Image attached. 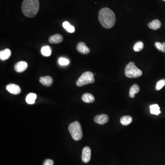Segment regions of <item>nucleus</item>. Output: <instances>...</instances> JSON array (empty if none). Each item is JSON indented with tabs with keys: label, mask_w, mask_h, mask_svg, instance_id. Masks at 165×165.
<instances>
[{
	"label": "nucleus",
	"mask_w": 165,
	"mask_h": 165,
	"mask_svg": "<svg viewBox=\"0 0 165 165\" xmlns=\"http://www.w3.org/2000/svg\"><path fill=\"white\" fill-rule=\"evenodd\" d=\"M98 18L101 24L106 29L113 28L116 23L115 13L109 8H105L99 11Z\"/></svg>",
	"instance_id": "1"
},
{
	"label": "nucleus",
	"mask_w": 165,
	"mask_h": 165,
	"mask_svg": "<svg viewBox=\"0 0 165 165\" xmlns=\"http://www.w3.org/2000/svg\"><path fill=\"white\" fill-rule=\"evenodd\" d=\"M39 0H24L22 5L23 14L28 17L35 16L39 12Z\"/></svg>",
	"instance_id": "2"
},
{
	"label": "nucleus",
	"mask_w": 165,
	"mask_h": 165,
	"mask_svg": "<svg viewBox=\"0 0 165 165\" xmlns=\"http://www.w3.org/2000/svg\"><path fill=\"white\" fill-rule=\"evenodd\" d=\"M72 137L75 141H79L82 138V131L80 123L77 121L72 122L69 127Z\"/></svg>",
	"instance_id": "3"
},
{
	"label": "nucleus",
	"mask_w": 165,
	"mask_h": 165,
	"mask_svg": "<svg viewBox=\"0 0 165 165\" xmlns=\"http://www.w3.org/2000/svg\"><path fill=\"white\" fill-rule=\"evenodd\" d=\"M142 71L135 66L134 62H131L126 66L125 69V74L129 78H136L141 77Z\"/></svg>",
	"instance_id": "4"
},
{
	"label": "nucleus",
	"mask_w": 165,
	"mask_h": 165,
	"mask_svg": "<svg viewBox=\"0 0 165 165\" xmlns=\"http://www.w3.org/2000/svg\"><path fill=\"white\" fill-rule=\"evenodd\" d=\"M94 82V76L92 72L89 71L85 72L78 78L76 82V85L78 87H81L85 85L92 84Z\"/></svg>",
	"instance_id": "5"
},
{
	"label": "nucleus",
	"mask_w": 165,
	"mask_h": 165,
	"mask_svg": "<svg viewBox=\"0 0 165 165\" xmlns=\"http://www.w3.org/2000/svg\"><path fill=\"white\" fill-rule=\"evenodd\" d=\"M91 150L89 147H85L83 149L82 154V160L84 163H88L91 158Z\"/></svg>",
	"instance_id": "6"
},
{
	"label": "nucleus",
	"mask_w": 165,
	"mask_h": 165,
	"mask_svg": "<svg viewBox=\"0 0 165 165\" xmlns=\"http://www.w3.org/2000/svg\"><path fill=\"white\" fill-rule=\"evenodd\" d=\"M6 89L9 92L15 95L20 94L21 91L20 87L17 85L14 84L8 85L6 87Z\"/></svg>",
	"instance_id": "7"
},
{
	"label": "nucleus",
	"mask_w": 165,
	"mask_h": 165,
	"mask_svg": "<svg viewBox=\"0 0 165 165\" xmlns=\"http://www.w3.org/2000/svg\"><path fill=\"white\" fill-rule=\"evenodd\" d=\"M108 116L106 114H101L94 117V121L99 124L103 125L108 122Z\"/></svg>",
	"instance_id": "8"
},
{
	"label": "nucleus",
	"mask_w": 165,
	"mask_h": 165,
	"mask_svg": "<svg viewBox=\"0 0 165 165\" xmlns=\"http://www.w3.org/2000/svg\"><path fill=\"white\" fill-rule=\"evenodd\" d=\"M28 66V63L26 62H19L14 66V69L17 73H22L27 69Z\"/></svg>",
	"instance_id": "9"
},
{
	"label": "nucleus",
	"mask_w": 165,
	"mask_h": 165,
	"mask_svg": "<svg viewBox=\"0 0 165 165\" xmlns=\"http://www.w3.org/2000/svg\"><path fill=\"white\" fill-rule=\"evenodd\" d=\"M77 50L78 52L82 54H88L90 52V49L86 45L84 42H80L77 45Z\"/></svg>",
	"instance_id": "10"
},
{
	"label": "nucleus",
	"mask_w": 165,
	"mask_h": 165,
	"mask_svg": "<svg viewBox=\"0 0 165 165\" xmlns=\"http://www.w3.org/2000/svg\"><path fill=\"white\" fill-rule=\"evenodd\" d=\"M40 82L44 86L49 87L53 83V79L50 76H47L40 78Z\"/></svg>",
	"instance_id": "11"
},
{
	"label": "nucleus",
	"mask_w": 165,
	"mask_h": 165,
	"mask_svg": "<svg viewBox=\"0 0 165 165\" xmlns=\"http://www.w3.org/2000/svg\"><path fill=\"white\" fill-rule=\"evenodd\" d=\"M63 41V37L61 34H54L53 36H51L49 39V41L52 44H59Z\"/></svg>",
	"instance_id": "12"
},
{
	"label": "nucleus",
	"mask_w": 165,
	"mask_h": 165,
	"mask_svg": "<svg viewBox=\"0 0 165 165\" xmlns=\"http://www.w3.org/2000/svg\"><path fill=\"white\" fill-rule=\"evenodd\" d=\"M140 90V88L137 84H134L131 86L130 89L129 96L131 98H134L135 97V95L136 94L138 93Z\"/></svg>",
	"instance_id": "13"
},
{
	"label": "nucleus",
	"mask_w": 165,
	"mask_h": 165,
	"mask_svg": "<svg viewBox=\"0 0 165 165\" xmlns=\"http://www.w3.org/2000/svg\"><path fill=\"white\" fill-rule=\"evenodd\" d=\"M11 56V52L10 49H6L0 52V59L2 61H5L10 58Z\"/></svg>",
	"instance_id": "14"
},
{
	"label": "nucleus",
	"mask_w": 165,
	"mask_h": 165,
	"mask_svg": "<svg viewBox=\"0 0 165 165\" xmlns=\"http://www.w3.org/2000/svg\"><path fill=\"white\" fill-rule=\"evenodd\" d=\"M82 100L86 103H93L95 101L94 96L90 93H85L82 95Z\"/></svg>",
	"instance_id": "15"
},
{
	"label": "nucleus",
	"mask_w": 165,
	"mask_h": 165,
	"mask_svg": "<svg viewBox=\"0 0 165 165\" xmlns=\"http://www.w3.org/2000/svg\"><path fill=\"white\" fill-rule=\"evenodd\" d=\"M161 26L162 24L161 22L157 20H154L148 24V27L150 28V29L153 30H157L161 28Z\"/></svg>",
	"instance_id": "16"
},
{
	"label": "nucleus",
	"mask_w": 165,
	"mask_h": 165,
	"mask_svg": "<svg viewBox=\"0 0 165 165\" xmlns=\"http://www.w3.org/2000/svg\"><path fill=\"white\" fill-rule=\"evenodd\" d=\"M150 113L152 114L159 115V114L161 113L160 107L158 104H154V105L150 106Z\"/></svg>",
	"instance_id": "17"
},
{
	"label": "nucleus",
	"mask_w": 165,
	"mask_h": 165,
	"mask_svg": "<svg viewBox=\"0 0 165 165\" xmlns=\"http://www.w3.org/2000/svg\"><path fill=\"white\" fill-rule=\"evenodd\" d=\"M133 118L131 116H125L122 117L120 119V122L124 126L128 125L132 122Z\"/></svg>",
	"instance_id": "18"
},
{
	"label": "nucleus",
	"mask_w": 165,
	"mask_h": 165,
	"mask_svg": "<svg viewBox=\"0 0 165 165\" xmlns=\"http://www.w3.org/2000/svg\"><path fill=\"white\" fill-rule=\"evenodd\" d=\"M37 96L36 94L30 93L27 95L26 98V101L29 104H34L36 102Z\"/></svg>",
	"instance_id": "19"
},
{
	"label": "nucleus",
	"mask_w": 165,
	"mask_h": 165,
	"mask_svg": "<svg viewBox=\"0 0 165 165\" xmlns=\"http://www.w3.org/2000/svg\"><path fill=\"white\" fill-rule=\"evenodd\" d=\"M62 25H63V28L66 29V31H68L70 33H73L75 32V28L70 25L68 22H64L62 24Z\"/></svg>",
	"instance_id": "20"
},
{
	"label": "nucleus",
	"mask_w": 165,
	"mask_h": 165,
	"mask_svg": "<svg viewBox=\"0 0 165 165\" xmlns=\"http://www.w3.org/2000/svg\"><path fill=\"white\" fill-rule=\"evenodd\" d=\"M41 52L43 56L45 57H49L52 54V50L49 46H43L41 50Z\"/></svg>",
	"instance_id": "21"
},
{
	"label": "nucleus",
	"mask_w": 165,
	"mask_h": 165,
	"mask_svg": "<svg viewBox=\"0 0 165 165\" xmlns=\"http://www.w3.org/2000/svg\"><path fill=\"white\" fill-rule=\"evenodd\" d=\"M144 43H143L142 41H138L136 42L134 44V46L133 47V49L134 50V51L136 52H139L141 50H142L144 48Z\"/></svg>",
	"instance_id": "22"
},
{
	"label": "nucleus",
	"mask_w": 165,
	"mask_h": 165,
	"mask_svg": "<svg viewBox=\"0 0 165 165\" xmlns=\"http://www.w3.org/2000/svg\"><path fill=\"white\" fill-rule=\"evenodd\" d=\"M155 46L159 50L165 53V42L162 44L159 42H155Z\"/></svg>",
	"instance_id": "23"
},
{
	"label": "nucleus",
	"mask_w": 165,
	"mask_h": 165,
	"mask_svg": "<svg viewBox=\"0 0 165 165\" xmlns=\"http://www.w3.org/2000/svg\"><path fill=\"white\" fill-rule=\"evenodd\" d=\"M165 85V79H161L157 82L155 89L157 90H160Z\"/></svg>",
	"instance_id": "24"
},
{
	"label": "nucleus",
	"mask_w": 165,
	"mask_h": 165,
	"mask_svg": "<svg viewBox=\"0 0 165 165\" xmlns=\"http://www.w3.org/2000/svg\"><path fill=\"white\" fill-rule=\"evenodd\" d=\"M59 63L61 65H68L69 63V61L65 58H60L59 59Z\"/></svg>",
	"instance_id": "25"
},
{
	"label": "nucleus",
	"mask_w": 165,
	"mask_h": 165,
	"mask_svg": "<svg viewBox=\"0 0 165 165\" xmlns=\"http://www.w3.org/2000/svg\"><path fill=\"white\" fill-rule=\"evenodd\" d=\"M54 162L51 159H46L44 161L43 165H53Z\"/></svg>",
	"instance_id": "26"
},
{
	"label": "nucleus",
	"mask_w": 165,
	"mask_h": 165,
	"mask_svg": "<svg viewBox=\"0 0 165 165\" xmlns=\"http://www.w3.org/2000/svg\"><path fill=\"white\" fill-rule=\"evenodd\" d=\"M163 1H165V0H163Z\"/></svg>",
	"instance_id": "27"
}]
</instances>
